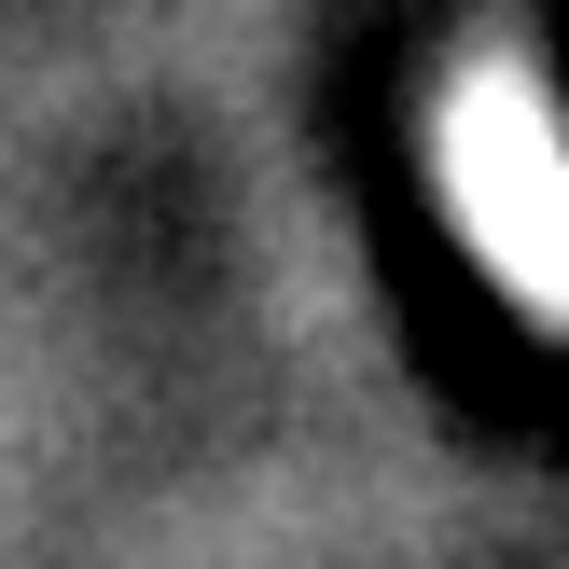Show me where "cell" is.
I'll return each mask as SVG.
<instances>
[{"mask_svg":"<svg viewBox=\"0 0 569 569\" xmlns=\"http://www.w3.org/2000/svg\"><path fill=\"white\" fill-rule=\"evenodd\" d=\"M487 237L528 278H569V167L542 153V126L515 111V153H487Z\"/></svg>","mask_w":569,"mask_h":569,"instance_id":"6da1fadb","label":"cell"}]
</instances>
